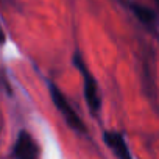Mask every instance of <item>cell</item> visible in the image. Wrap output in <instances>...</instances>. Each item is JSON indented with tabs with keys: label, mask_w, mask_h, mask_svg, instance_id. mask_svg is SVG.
Returning <instances> with one entry per match:
<instances>
[{
	"label": "cell",
	"mask_w": 159,
	"mask_h": 159,
	"mask_svg": "<svg viewBox=\"0 0 159 159\" xmlns=\"http://www.w3.org/2000/svg\"><path fill=\"white\" fill-rule=\"evenodd\" d=\"M48 89H50V97L53 100V105L56 106V109L61 112V116L64 117L66 123L69 125V128H72L73 131H76L78 134H86L88 133V126L84 125V122L81 120V117L78 116V112L70 106L69 100L66 98V95L53 84L50 83L48 84Z\"/></svg>",
	"instance_id": "6da1fadb"
},
{
	"label": "cell",
	"mask_w": 159,
	"mask_h": 159,
	"mask_svg": "<svg viewBox=\"0 0 159 159\" xmlns=\"http://www.w3.org/2000/svg\"><path fill=\"white\" fill-rule=\"evenodd\" d=\"M73 62L78 67V70H81V75H83V80H84V100H86L91 112L97 114L102 108V102H100V95H98V84L95 81V78L91 75V72H89L88 66L84 64L83 58L78 53H75Z\"/></svg>",
	"instance_id": "7a4b0ae2"
},
{
	"label": "cell",
	"mask_w": 159,
	"mask_h": 159,
	"mask_svg": "<svg viewBox=\"0 0 159 159\" xmlns=\"http://www.w3.org/2000/svg\"><path fill=\"white\" fill-rule=\"evenodd\" d=\"M13 154H14V159H38L39 145L28 131H20L16 139Z\"/></svg>",
	"instance_id": "3957f363"
},
{
	"label": "cell",
	"mask_w": 159,
	"mask_h": 159,
	"mask_svg": "<svg viewBox=\"0 0 159 159\" xmlns=\"http://www.w3.org/2000/svg\"><path fill=\"white\" fill-rule=\"evenodd\" d=\"M131 10H133V13L136 14V17H137L142 24H145V25H153V24H154L156 14H154L150 8H147V7H143V5H139V3H131Z\"/></svg>",
	"instance_id": "277c9868"
},
{
	"label": "cell",
	"mask_w": 159,
	"mask_h": 159,
	"mask_svg": "<svg viewBox=\"0 0 159 159\" xmlns=\"http://www.w3.org/2000/svg\"><path fill=\"white\" fill-rule=\"evenodd\" d=\"M5 41H7L5 31H3V28H2V27H0V45H2V44H5Z\"/></svg>",
	"instance_id": "5b68a950"
},
{
	"label": "cell",
	"mask_w": 159,
	"mask_h": 159,
	"mask_svg": "<svg viewBox=\"0 0 159 159\" xmlns=\"http://www.w3.org/2000/svg\"><path fill=\"white\" fill-rule=\"evenodd\" d=\"M154 2H156V3H157V5H159V0H154Z\"/></svg>",
	"instance_id": "8992f818"
}]
</instances>
